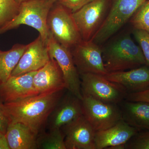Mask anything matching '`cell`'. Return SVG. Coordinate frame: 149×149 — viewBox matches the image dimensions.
<instances>
[{"mask_svg":"<svg viewBox=\"0 0 149 149\" xmlns=\"http://www.w3.org/2000/svg\"><path fill=\"white\" fill-rule=\"evenodd\" d=\"M64 90L39 94L16 102H0V107L8 124L23 123L38 135L42 132L48 118L64 95Z\"/></svg>","mask_w":149,"mask_h":149,"instance_id":"cell-1","label":"cell"},{"mask_svg":"<svg viewBox=\"0 0 149 149\" xmlns=\"http://www.w3.org/2000/svg\"><path fill=\"white\" fill-rule=\"evenodd\" d=\"M102 51L104 65L108 73L128 70L146 65L141 47L127 32L115 37Z\"/></svg>","mask_w":149,"mask_h":149,"instance_id":"cell-2","label":"cell"},{"mask_svg":"<svg viewBox=\"0 0 149 149\" xmlns=\"http://www.w3.org/2000/svg\"><path fill=\"white\" fill-rule=\"evenodd\" d=\"M58 0H27L19 5L18 13L5 26L0 28V35L21 25L34 28L47 43L49 32L47 25L49 13Z\"/></svg>","mask_w":149,"mask_h":149,"instance_id":"cell-3","label":"cell"},{"mask_svg":"<svg viewBox=\"0 0 149 149\" xmlns=\"http://www.w3.org/2000/svg\"><path fill=\"white\" fill-rule=\"evenodd\" d=\"M148 0H111L108 13L93 39L100 45L117 33Z\"/></svg>","mask_w":149,"mask_h":149,"instance_id":"cell-4","label":"cell"},{"mask_svg":"<svg viewBox=\"0 0 149 149\" xmlns=\"http://www.w3.org/2000/svg\"><path fill=\"white\" fill-rule=\"evenodd\" d=\"M47 25L54 38L70 49L82 40L72 13L58 1L49 13Z\"/></svg>","mask_w":149,"mask_h":149,"instance_id":"cell-5","label":"cell"},{"mask_svg":"<svg viewBox=\"0 0 149 149\" xmlns=\"http://www.w3.org/2000/svg\"><path fill=\"white\" fill-rule=\"evenodd\" d=\"M82 95H88L107 103L119 104L128 93L120 85L108 80L104 75L92 73L80 74Z\"/></svg>","mask_w":149,"mask_h":149,"instance_id":"cell-6","label":"cell"},{"mask_svg":"<svg viewBox=\"0 0 149 149\" xmlns=\"http://www.w3.org/2000/svg\"><path fill=\"white\" fill-rule=\"evenodd\" d=\"M111 0H93L72 13L82 40L93 39L106 18Z\"/></svg>","mask_w":149,"mask_h":149,"instance_id":"cell-7","label":"cell"},{"mask_svg":"<svg viewBox=\"0 0 149 149\" xmlns=\"http://www.w3.org/2000/svg\"><path fill=\"white\" fill-rule=\"evenodd\" d=\"M81 101L83 115L96 131L110 128L122 119L117 104L103 102L86 95Z\"/></svg>","mask_w":149,"mask_h":149,"instance_id":"cell-8","label":"cell"},{"mask_svg":"<svg viewBox=\"0 0 149 149\" xmlns=\"http://www.w3.org/2000/svg\"><path fill=\"white\" fill-rule=\"evenodd\" d=\"M47 45L51 58L55 60L63 73L65 89L82 100L80 74L74 64L70 49L58 42L50 33Z\"/></svg>","mask_w":149,"mask_h":149,"instance_id":"cell-9","label":"cell"},{"mask_svg":"<svg viewBox=\"0 0 149 149\" xmlns=\"http://www.w3.org/2000/svg\"><path fill=\"white\" fill-rule=\"evenodd\" d=\"M70 51L79 74L92 73L104 75L108 73L104 65L102 49L92 40H82Z\"/></svg>","mask_w":149,"mask_h":149,"instance_id":"cell-10","label":"cell"},{"mask_svg":"<svg viewBox=\"0 0 149 149\" xmlns=\"http://www.w3.org/2000/svg\"><path fill=\"white\" fill-rule=\"evenodd\" d=\"M66 149H96V131L83 115L61 128Z\"/></svg>","mask_w":149,"mask_h":149,"instance_id":"cell-11","label":"cell"},{"mask_svg":"<svg viewBox=\"0 0 149 149\" xmlns=\"http://www.w3.org/2000/svg\"><path fill=\"white\" fill-rule=\"evenodd\" d=\"M61 97L46 123L49 130L61 129L64 125L83 115L82 101L70 92Z\"/></svg>","mask_w":149,"mask_h":149,"instance_id":"cell-12","label":"cell"},{"mask_svg":"<svg viewBox=\"0 0 149 149\" xmlns=\"http://www.w3.org/2000/svg\"><path fill=\"white\" fill-rule=\"evenodd\" d=\"M50 59L47 43L39 35L36 40L27 45L11 76L37 71L45 66Z\"/></svg>","mask_w":149,"mask_h":149,"instance_id":"cell-13","label":"cell"},{"mask_svg":"<svg viewBox=\"0 0 149 149\" xmlns=\"http://www.w3.org/2000/svg\"><path fill=\"white\" fill-rule=\"evenodd\" d=\"M37 71L11 76L6 83L0 86V102H16L39 94L33 82Z\"/></svg>","mask_w":149,"mask_h":149,"instance_id":"cell-14","label":"cell"},{"mask_svg":"<svg viewBox=\"0 0 149 149\" xmlns=\"http://www.w3.org/2000/svg\"><path fill=\"white\" fill-rule=\"evenodd\" d=\"M33 82L39 94L54 93L65 89L63 73L57 62L53 58L37 70Z\"/></svg>","mask_w":149,"mask_h":149,"instance_id":"cell-15","label":"cell"},{"mask_svg":"<svg viewBox=\"0 0 149 149\" xmlns=\"http://www.w3.org/2000/svg\"><path fill=\"white\" fill-rule=\"evenodd\" d=\"M104 76L122 86L128 94L140 92L149 87V67L146 65L128 70L108 72Z\"/></svg>","mask_w":149,"mask_h":149,"instance_id":"cell-16","label":"cell"},{"mask_svg":"<svg viewBox=\"0 0 149 149\" xmlns=\"http://www.w3.org/2000/svg\"><path fill=\"white\" fill-rule=\"evenodd\" d=\"M139 131L122 119L110 128L96 131L95 139L96 149H111L125 145Z\"/></svg>","mask_w":149,"mask_h":149,"instance_id":"cell-17","label":"cell"},{"mask_svg":"<svg viewBox=\"0 0 149 149\" xmlns=\"http://www.w3.org/2000/svg\"><path fill=\"white\" fill-rule=\"evenodd\" d=\"M122 119L139 130H149V103L124 100L120 103Z\"/></svg>","mask_w":149,"mask_h":149,"instance_id":"cell-18","label":"cell"},{"mask_svg":"<svg viewBox=\"0 0 149 149\" xmlns=\"http://www.w3.org/2000/svg\"><path fill=\"white\" fill-rule=\"evenodd\" d=\"M10 149H37L38 135L20 123H8L5 134Z\"/></svg>","mask_w":149,"mask_h":149,"instance_id":"cell-19","label":"cell"},{"mask_svg":"<svg viewBox=\"0 0 149 149\" xmlns=\"http://www.w3.org/2000/svg\"><path fill=\"white\" fill-rule=\"evenodd\" d=\"M27 45L16 44L7 51L0 50V86L6 82L18 63Z\"/></svg>","mask_w":149,"mask_h":149,"instance_id":"cell-20","label":"cell"},{"mask_svg":"<svg viewBox=\"0 0 149 149\" xmlns=\"http://www.w3.org/2000/svg\"><path fill=\"white\" fill-rule=\"evenodd\" d=\"M37 149H66L65 144L64 135L61 129L42 132L37 136Z\"/></svg>","mask_w":149,"mask_h":149,"instance_id":"cell-21","label":"cell"},{"mask_svg":"<svg viewBox=\"0 0 149 149\" xmlns=\"http://www.w3.org/2000/svg\"><path fill=\"white\" fill-rule=\"evenodd\" d=\"M133 29L145 30L149 33V0L137 10L130 19Z\"/></svg>","mask_w":149,"mask_h":149,"instance_id":"cell-22","label":"cell"},{"mask_svg":"<svg viewBox=\"0 0 149 149\" xmlns=\"http://www.w3.org/2000/svg\"><path fill=\"white\" fill-rule=\"evenodd\" d=\"M19 8V4L15 0H0V28L17 15Z\"/></svg>","mask_w":149,"mask_h":149,"instance_id":"cell-23","label":"cell"},{"mask_svg":"<svg viewBox=\"0 0 149 149\" xmlns=\"http://www.w3.org/2000/svg\"><path fill=\"white\" fill-rule=\"evenodd\" d=\"M125 149H149V130L138 132L125 144Z\"/></svg>","mask_w":149,"mask_h":149,"instance_id":"cell-24","label":"cell"},{"mask_svg":"<svg viewBox=\"0 0 149 149\" xmlns=\"http://www.w3.org/2000/svg\"><path fill=\"white\" fill-rule=\"evenodd\" d=\"M133 34L143 54L146 65L149 67V33L145 30L133 29Z\"/></svg>","mask_w":149,"mask_h":149,"instance_id":"cell-25","label":"cell"},{"mask_svg":"<svg viewBox=\"0 0 149 149\" xmlns=\"http://www.w3.org/2000/svg\"><path fill=\"white\" fill-rule=\"evenodd\" d=\"M93 0H58V1L73 13Z\"/></svg>","mask_w":149,"mask_h":149,"instance_id":"cell-26","label":"cell"},{"mask_svg":"<svg viewBox=\"0 0 149 149\" xmlns=\"http://www.w3.org/2000/svg\"><path fill=\"white\" fill-rule=\"evenodd\" d=\"M131 102H144L149 103V87L137 93H128L125 99Z\"/></svg>","mask_w":149,"mask_h":149,"instance_id":"cell-27","label":"cell"},{"mask_svg":"<svg viewBox=\"0 0 149 149\" xmlns=\"http://www.w3.org/2000/svg\"><path fill=\"white\" fill-rule=\"evenodd\" d=\"M8 122L0 107V131L6 134Z\"/></svg>","mask_w":149,"mask_h":149,"instance_id":"cell-28","label":"cell"},{"mask_svg":"<svg viewBox=\"0 0 149 149\" xmlns=\"http://www.w3.org/2000/svg\"><path fill=\"white\" fill-rule=\"evenodd\" d=\"M0 149H10L6 135L0 131Z\"/></svg>","mask_w":149,"mask_h":149,"instance_id":"cell-29","label":"cell"},{"mask_svg":"<svg viewBox=\"0 0 149 149\" xmlns=\"http://www.w3.org/2000/svg\"><path fill=\"white\" fill-rule=\"evenodd\" d=\"M15 1H16L17 3H18L20 5V4H21V3L25 1H27V0H15Z\"/></svg>","mask_w":149,"mask_h":149,"instance_id":"cell-30","label":"cell"}]
</instances>
